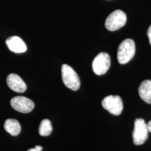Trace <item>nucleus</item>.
Here are the masks:
<instances>
[{
  "label": "nucleus",
  "mask_w": 151,
  "mask_h": 151,
  "mask_svg": "<svg viewBox=\"0 0 151 151\" xmlns=\"http://www.w3.org/2000/svg\"><path fill=\"white\" fill-rule=\"evenodd\" d=\"M148 130L145 120L141 118L135 119L134 128L133 132V140L135 145H142L147 139Z\"/></svg>",
  "instance_id": "20e7f679"
},
{
  "label": "nucleus",
  "mask_w": 151,
  "mask_h": 151,
  "mask_svg": "<svg viewBox=\"0 0 151 151\" xmlns=\"http://www.w3.org/2000/svg\"><path fill=\"white\" fill-rule=\"evenodd\" d=\"M6 43L9 49L14 53H22L27 51V47L22 38L13 36L7 38Z\"/></svg>",
  "instance_id": "1a4fd4ad"
},
{
  "label": "nucleus",
  "mask_w": 151,
  "mask_h": 151,
  "mask_svg": "<svg viewBox=\"0 0 151 151\" xmlns=\"http://www.w3.org/2000/svg\"><path fill=\"white\" fill-rule=\"evenodd\" d=\"M135 52V45L133 40L126 39L119 45L117 58L120 64L124 65L132 60Z\"/></svg>",
  "instance_id": "f257e3e1"
},
{
  "label": "nucleus",
  "mask_w": 151,
  "mask_h": 151,
  "mask_svg": "<svg viewBox=\"0 0 151 151\" xmlns=\"http://www.w3.org/2000/svg\"><path fill=\"white\" fill-rule=\"evenodd\" d=\"M147 35L149 38V40H150V43L151 44V25L149 27L148 31H147Z\"/></svg>",
  "instance_id": "4468645a"
},
{
  "label": "nucleus",
  "mask_w": 151,
  "mask_h": 151,
  "mask_svg": "<svg viewBox=\"0 0 151 151\" xmlns=\"http://www.w3.org/2000/svg\"><path fill=\"white\" fill-rule=\"evenodd\" d=\"M127 16L125 12L117 10L111 13L105 21V27L109 31H115L124 27L127 22Z\"/></svg>",
  "instance_id": "7ed1b4c3"
},
{
  "label": "nucleus",
  "mask_w": 151,
  "mask_h": 151,
  "mask_svg": "<svg viewBox=\"0 0 151 151\" xmlns=\"http://www.w3.org/2000/svg\"><path fill=\"white\" fill-rule=\"evenodd\" d=\"M138 92L140 98L143 101L151 104V80L143 81L139 86Z\"/></svg>",
  "instance_id": "9d476101"
},
{
  "label": "nucleus",
  "mask_w": 151,
  "mask_h": 151,
  "mask_svg": "<svg viewBox=\"0 0 151 151\" xmlns=\"http://www.w3.org/2000/svg\"><path fill=\"white\" fill-rule=\"evenodd\" d=\"M43 150V147L40 146H36L34 148H30L27 151H42Z\"/></svg>",
  "instance_id": "ddd939ff"
},
{
  "label": "nucleus",
  "mask_w": 151,
  "mask_h": 151,
  "mask_svg": "<svg viewBox=\"0 0 151 151\" xmlns=\"http://www.w3.org/2000/svg\"><path fill=\"white\" fill-rule=\"evenodd\" d=\"M101 104L103 108L114 115H120L123 109L122 99L117 95H109L105 97Z\"/></svg>",
  "instance_id": "423d86ee"
},
{
  "label": "nucleus",
  "mask_w": 151,
  "mask_h": 151,
  "mask_svg": "<svg viewBox=\"0 0 151 151\" xmlns=\"http://www.w3.org/2000/svg\"><path fill=\"white\" fill-rule=\"evenodd\" d=\"M52 126L50 121L48 119L43 120L39 128V134L42 136H48L52 133Z\"/></svg>",
  "instance_id": "f8f14e48"
},
{
  "label": "nucleus",
  "mask_w": 151,
  "mask_h": 151,
  "mask_svg": "<svg viewBox=\"0 0 151 151\" xmlns=\"http://www.w3.org/2000/svg\"><path fill=\"white\" fill-rule=\"evenodd\" d=\"M4 128L12 136H17L21 132V125L16 119H7L4 123Z\"/></svg>",
  "instance_id": "9b49d317"
},
{
  "label": "nucleus",
  "mask_w": 151,
  "mask_h": 151,
  "mask_svg": "<svg viewBox=\"0 0 151 151\" xmlns=\"http://www.w3.org/2000/svg\"><path fill=\"white\" fill-rule=\"evenodd\" d=\"M111 60L107 53L101 52L97 54L92 62V70L97 75H104L110 67Z\"/></svg>",
  "instance_id": "39448f33"
},
{
  "label": "nucleus",
  "mask_w": 151,
  "mask_h": 151,
  "mask_svg": "<svg viewBox=\"0 0 151 151\" xmlns=\"http://www.w3.org/2000/svg\"><path fill=\"white\" fill-rule=\"evenodd\" d=\"M11 106L15 110L22 113H29L34 108L35 105L32 100L27 97L19 96L11 99Z\"/></svg>",
  "instance_id": "0eeeda50"
},
{
  "label": "nucleus",
  "mask_w": 151,
  "mask_h": 151,
  "mask_svg": "<svg viewBox=\"0 0 151 151\" xmlns=\"http://www.w3.org/2000/svg\"><path fill=\"white\" fill-rule=\"evenodd\" d=\"M6 82L8 86L14 91L22 93L27 90V86L22 78L15 73H11L7 77Z\"/></svg>",
  "instance_id": "6e6552de"
},
{
  "label": "nucleus",
  "mask_w": 151,
  "mask_h": 151,
  "mask_svg": "<svg viewBox=\"0 0 151 151\" xmlns=\"http://www.w3.org/2000/svg\"><path fill=\"white\" fill-rule=\"evenodd\" d=\"M62 77L65 86L73 91H77L80 87L81 82L77 73L69 65L62 66Z\"/></svg>",
  "instance_id": "f03ea898"
},
{
  "label": "nucleus",
  "mask_w": 151,
  "mask_h": 151,
  "mask_svg": "<svg viewBox=\"0 0 151 151\" xmlns=\"http://www.w3.org/2000/svg\"><path fill=\"white\" fill-rule=\"evenodd\" d=\"M147 128H148V130L149 132H151V120L147 124Z\"/></svg>",
  "instance_id": "2eb2a0df"
}]
</instances>
